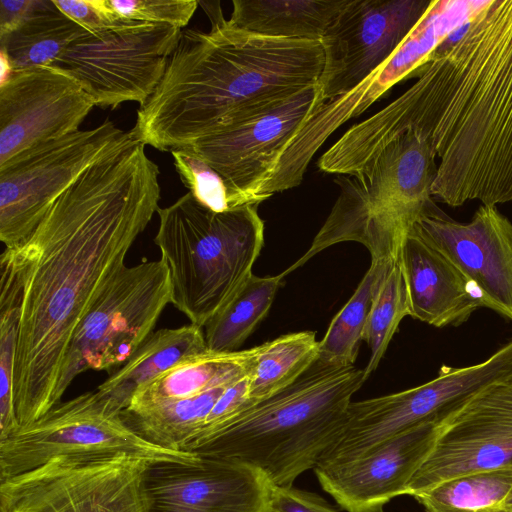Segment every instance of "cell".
I'll return each mask as SVG.
<instances>
[{
	"label": "cell",
	"mask_w": 512,
	"mask_h": 512,
	"mask_svg": "<svg viewBox=\"0 0 512 512\" xmlns=\"http://www.w3.org/2000/svg\"><path fill=\"white\" fill-rule=\"evenodd\" d=\"M394 262L371 260L355 292L332 319L319 341L320 361L338 367L354 366L373 300Z\"/></svg>",
	"instance_id": "cell-30"
},
{
	"label": "cell",
	"mask_w": 512,
	"mask_h": 512,
	"mask_svg": "<svg viewBox=\"0 0 512 512\" xmlns=\"http://www.w3.org/2000/svg\"><path fill=\"white\" fill-rule=\"evenodd\" d=\"M435 159L425 140L407 132L360 170L338 175L340 193L326 221L307 252L282 275L345 241L363 244L371 260L397 261L406 235L433 200Z\"/></svg>",
	"instance_id": "cell-6"
},
{
	"label": "cell",
	"mask_w": 512,
	"mask_h": 512,
	"mask_svg": "<svg viewBox=\"0 0 512 512\" xmlns=\"http://www.w3.org/2000/svg\"><path fill=\"white\" fill-rule=\"evenodd\" d=\"M259 204L217 213L187 192L159 208L154 243L169 268L171 303L204 327L253 274L264 244Z\"/></svg>",
	"instance_id": "cell-5"
},
{
	"label": "cell",
	"mask_w": 512,
	"mask_h": 512,
	"mask_svg": "<svg viewBox=\"0 0 512 512\" xmlns=\"http://www.w3.org/2000/svg\"><path fill=\"white\" fill-rule=\"evenodd\" d=\"M199 5L202 6L204 11L207 13L211 25L220 23L225 20L222 10L220 7V2H207V1H198Z\"/></svg>",
	"instance_id": "cell-38"
},
{
	"label": "cell",
	"mask_w": 512,
	"mask_h": 512,
	"mask_svg": "<svg viewBox=\"0 0 512 512\" xmlns=\"http://www.w3.org/2000/svg\"><path fill=\"white\" fill-rule=\"evenodd\" d=\"M181 29L123 19L97 31L84 30L50 65L74 78L95 106L144 104L166 71Z\"/></svg>",
	"instance_id": "cell-12"
},
{
	"label": "cell",
	"mask_w": 512,
	"mask_h": 512,
	"mask_svg": "<svg viewBox=\"0 0 512 512\" xmlns=\"http://www.w3.org/2000/svg\"><path fill=\"white\" fill-rule=\"evenodd\" d=\"M512 465L463 474L421 491L414 497L425 512H508Z\"/></svg>",
	"instance_id": "cell-29"
},
{
	"label": "cell",
	"mask_w": 512,
	"mask_h": 512,
	"mask_svg": "<svg viewBox=\"0 0 512 512\" xmlns=\"http://www.w3.org/2000/svg\"><path fill=\"white\" fill-rule=\"evenodd\" d=\"M171 299L170 271L163 259L118 270L74 332L65 364L64 391L86 370L121 367L153 333Z\"/></svg>",
	"instance_id": "cell-11"
},
{
	"label": "cell",
	"mask_w": 512,
	"mask_h": 512,
	"mask_svg": "<svg viewBox=\"0 0 512 512\" xmlns=\"http://www.w3.org/2000/svg\"><path fill=\"white\" fill-rule=\"evenodd\" d=\"M347 3L348 0H234L228 21L257 35L321 42Z\"/></svg>",
	"instance_id": "cell-23"
},
{
	"label": "cell",
	"mask_w": 512,
	"mask_h": 512,
	"mask_svg": "<svg viewBox=\"0 0 512 512\" xmlns=\"http://www.w3.org/2000/svg\"><path fill=\"white\" fill-rule=\"evenodd\" d=\"M410 316L406 283L399 260L383 279L373 300L362 339L370 349L364 369L368 378L378 367L402 319Z\"/></svg>",
	"instance_id": "cell-32"
},
{
	"label": "cell",
	"mask_w": 512,
	"mask_h": 512,
	"mask_svg": "<svg viewBox=\"0 0 512 512\" xmlns=\"http://www.w3.org/2000/svg\"><path fill=\"white\" fill-rule=\"evenodd\" d=\"M122 19L165 24L183 29L192 19L197 0H108Z\"/></svg>",
	"instance_id": "cell-34"
},
{
	"label": "cell",
	"mask_w": 512,
	"mask_h": 512,
	"mask_svg": "<svg viewBox=\"0 0 512 512\" xmlns=\"http://www.w3.org/2000/svg\"><path fill=\"white\" fill-rule=\"evenodd\" d=\"M94 106L59 67L15 70L0 86V166L33 146L80 130Z\"/></svg>",
	"instance_id": "cell-17"
},
{
	"label": "cell",
	"mask_w": 512,
	"mask_h": 512,
	"mask_svg": "<svg viewBox=\"0 0 512 512\" xmlns=\"http://www.w3.org/2000/svg\"><path fill=\"white\" fill-rule=\"evenodd\" d=\"M270 508L272 512H340L318 494L276 485L271 488Z\"/></svg>",
	"instance_id": "cell-36"
},
{
	"label": "cell",
	"mask_w": 512,
	"mask_h": 512,
	"mask_svg": "<svg viewBox=\"0 0 512 512\" xmlns=\"http://www.w3.org/2000/svg\"><path fill=\"white\" fill-rule=\"evenodd\" d=\"M198 464H152L149 512H272L271 482L246 464L201 456Z\"/></svg>",
	"instance_id": "cell-19"
},
{
	"label": "cell",
	"mask_w": 512,
	"mask_h": 512,
	"mask_svg": "<svg viewBox=\"0 0 512 512\" xmlns=\"http://www.w3.org/2000/svg\"><path fill=\"white\" fill-rule=\"evenodd\" d=\"M105 120L33 146L0 166V240L23 242L55 200L96 160L130 136Z\"/></svg>",
	"instance_id": "cell-13"
},
{
	"label": "cell",
	"mask_w": 512,
	"mask_h": 512,
	"mask_svg": "<svg viewBox=\"0 0 512 512\" xmlns=\"http://www.w3.org/2000/svg\"><path fill=\"white\" fill-rule=\"evenodd\" d=\"M414 227L468 279L483 307L512 321V222L496 206L481 205L460 223L432 200Z\"/></svg>",
	"instance_id": "cell-18"
},
{
	"label": "cell",
	"mask_w": 512,
	"mask_h": 512,
	"mask_svg": "<svg viewBox=\"0 0 512 512\" xmlns=\"http://www.w3.org/2000/svg\"><path fill=\"white\" fill-rule=\"evenodd\" d=\"M442 420H428L378 444L360 457L316 465L324 491L348 512H383L406 487L429 454Z\"/></svg>",
	"instance_id": "cell-20"
},
{
	"label": "cell",
	"mask_w": 512,
	"mask_h": 512,
	"mask_svg": "<svg viewBox=\"0 0 512 512\" xmlns=\"http://www.w3.org/2000/svg\"><path fill=\"white\" fill-rule=\"evenodd\" d=\"M416 82L346 141L367 162L407 132L440 162L432 196L452 207L512 201V0H485L452 41L410 76Z\"/></svg>",
	"instance_id": "cell-2"
},
{
	"label": "cell",
	"mask_w": 512,
	"mask_h": 512,
	"mask_svg": "<svg viewBox=\"0 0 512 512\" xmlns=\"http://www.w3.org/2000/svg\"><path fill=\"white\" fill-rule=\"evenodd\" d=\"M316 85L280 104L183 147L211 166L235 191L258 203L284 147L315 104Z\"/></svg>",
	"instance_id": "cell-16"
},
{
	"label": "cell",
	"mask_w": 512,
	"mask_h": 512,
	"mask_svg": "<svg viewBox=\"0 0 512 512\" xmlns=\"http://www.w3.org/2000/svg\"><path fill=\"white\" fill-rule=\"evenodd\" d=\"M410 316L437 328L458 326L483 307L468 279L413 226L399 252Z\"/></svg>",
	"instance_id": "cell-21"
},
{
	"label": "cell",
	"mask_w": 512,
	"mask_h": 512,
	"mask_svg": "<svg viewBox=\"0 0 512 512\" xmlns=\"http://www.w3.org/2000/svg\"><path fill=\"white\" fill-rule=\"evenodd\" d=\"M474 0H432L419 23L398 49L351 91L315 106L284 147L260 195L270 198L302 183L308 165L327 139L363 114L394 85L420 67L480 6Z\"/></svg>",
	"instance_id": "cell-7"
},
{
	"label": "cell",
	"mask_w": 512,
	"mask_h": 512,
	"mask_svg": "<svg viewBox=\"0 0 512 512\" xmlns=\"http://www.w3.org/2000/svg\"><path fill=\"white\" fill-rule=\"evenodd\" d=\"M512 379V339L479 364L442 366L420 386L351 402L343 424L316 465L342 463L428 420H443L486 387Z\"/></svg>",
	"instance_id": "cell-10"
},
{
	"label": "cell",
	"mask_w": 512,
	"mask_h": 512,
	"mask_svg": "<svg viewBox=\"0 0 512 512\" xmlns=\"http://www.w3.org/2000/svg\"><path fill=\"white\" fill-rule=\"evenodd\" d=\"M256 353L257 346L229 353L207 349L139 388L128 407L186 398L230 383L252 370Z\"/></svg>",
	"instance_id": "cell-24"
},
{
	"label": "cell",
	"mask_w": 512,
	"mask_h": 512,
	"mask_svg": "<svg viewBox=\"0 0 512 512\" xmlns=\"http://www.w3.org/2000/svg\"><path fill=\"white\" fill-rule=\"evenodd\" d=\"M0 440L19 427L14 406L15 357L21 309V285L11 261L0 256Z\"/></svg>",
	"instance_id": "cell-31"
},
{
	"label": "cell",
	"mask_w": 512,
	"mask_h": 512,
	"mask_svg": "<svg viewBox=\"0 0 512 512\" xmlns=\"http://www.w3.org/2000/svg\"><path fill=\"white\" fill-rule=\"evenodd\" d=\"M37 0H0V37L18 28L30 15Z\"/></svg>",
	"instance_id": "cell-37"
},
{
	"label": "cell",
	"mask_w": 512,
	"mask_h": 512,
	"mask_svg": "<svg viewBox=\"0 0 512 512\" xmlns=\"http://www.w3.org/2000/svg\"><path fill=\"white\" fill-rule=\"evenodd\" d=\"M58 9L84 30L97 32L117 25L123 19L108 0H53Z\"/></svg>",
	"instance_id": "cell-35"
},
{
	"label": "cell",
	"mask_w": 512,
	"mask_h": 512,
	"mask_svg": "<svg viewBox=\"0 0 512 512\" xmlns=\"http://www.w3.org/2000/svg\"><path fill=\"white\" fill-rule=\"evenodd\" d=\"M510 465L512 379L486 387L441 421L434 444L405 495L463 474Z\"/></svg>",
	"instance_id": "cell-15"
},
{
	"label": "cell",
	"mask_w": 512,
	"mask_h": 512,
	"mask_svg": "<svg viewBox=\"0 0 512 512\" xmlns=\"http://www.w3.org/2000/svg\"><path fill=\"white\" fill-rule=\"evenodd\" d=\"M206 350L203 327L189 324L157 330L96 390L123 412L139 388Z\"/></svg>",
	"instance_id": "cell-22"
},
{
	"label": "cell",
	"mask_w": 512,
	"mask_h": 512,
	"mask_svg": "<svg viewBox=\"0 0 512 512\" xmlns=\"http://www.w3.org/2000/svg\"><path fill=\"white\" fill-rule=\"evenodd\" d=\"M366 380L355 365L338 367L318 359L293 384L232 418L195 453L246 464L273 485L292 486L331 445L352 396Z\"/></svg>",
	"instance_id": "cell-4"
},
{
	"label": "cell",
	"mask_w": 512,
	"mask_h": 512,
	"mask_svg": "<svg viewBox=\"0 0 512 512\" xmlns=\"http://www.w3.org/2000/svg\"><path fill=\"white\" fill-rule=\"evenodd\" d=\"M14 71L11 61L4 51L0 50V86L9 81Z\"/></svg>",
	"instance_id": "cell-39"
},
{
	"label": "cell",
	"mask_w": 512,
	"mask_h": 512,
	"mask_svg": "<svg viewBox=\"0 0 512 512\" xmlns=\"http://www.w3.org/2000/svg\"><path fill=\"white\" fill-rule=\"evenodd\" d=\"M83 31L53 0H37L26 20L0 37V50L15 70L50 65Z\"/></svg>",
	"instance_id": "cell-26"
},
{
	"label": "cell",
	"mask_w": 512,
	"mask_h": 512,
	"mask_svg": "<svg viewBox=\"0 0 512 512\" xmlns=\"http://www.w3.org/2000/svg\"><path fill=\"white\" fill-rule=\"evenodd\" d=\"M129 453L153 463L198 464L202 457L151 443L97 390L60 402L42 417L0 440V480L57 457Z\"/></svg>",
	"instance_id": "cell-8"
},
{
	"label": "cell",
	"mask_w": 512,
	"mask_h": 512,
	"mask_svg": "<svg viewBox=\"0 0 512 512\" xmlns=\"http://www.w3.org/2000/svg\"><path fill=\"white\" fill-rule=\"evenodd\" d=\"M174 167L192 196L211 211L221 213L251 204L255 199L233 190L221 175L194 153L172 149Z\"/></svg>",
	"instance_id": "cell-33"
},
{
	"label": "cell",
	"mask_w": 512,
	"mask_h": 512,
	"mask_svg": "<svg viewBox=\"0 0 512 512\" xmlns=\"http://www.w3.org/2000/svg\"><path fill=\"white\" fill-rule=\"evenodd\" d=\"M432 0H348L321 40L315 106L359 85L403 43Z\"/></svg>",
	"instance_id": "cell-14"
},
{
	"label": "cell",
	"mask_w": 512,
	"mask_h": 512,
	"mask_svg": "<svg viewBox=\"0 0 512 512\" xmlns=\"http://www.w3.org/2000/svg\"><path fill=\"white\" fill-rule=\"evenodd\" d=\"M505 508L508 512H512V488L505 500Z\"/></svg>",
	"instance_id": "cell-40"
},
{
	"label": "cell",
	"mask_w": 512,
	"mask_h": 512,
	"mask_svg": "<svg viewBox=\"0 0 512 512\" xmlns=\"http://www.w3.org/2000/svg\"><path fill=\"white\" fill-rule=\"evenodd\" d=\"M152 464L125 452L53 458L0 480V512H149Z\"/></svg>",
	"instance_id": "cell-9"
},
{
	"label": "cell",
	"mask_w": 512,
	"mask_h": 512,
	"mask_svg": "<svg viewBox=\"0 0 512 512\" xmlns=\"http://www.w3.org/2000/svg\"><path fill=\"white\" fill-rule=\"evenodd\" d=\"M323 62L320 41L257 35L226 19L182 29L131 132L160 151L183 148L317 85Z\"/></svg>",
	"instance_id": "cell-3"
},
{
	"label": "cell",
	"mask_w": 512,
	"mask_h": 512,
	"mask_svg": "<svg viewBox=\"0 0 512 512\" xmlns=\"http://www.w3.org/2000/svg\"><path fill=\"white\" fill-rule=\"evenodd\" d=\"M319 358V341L313 331L282 335L257 346L250 375L249 399L264 400L299 379Z\"/></svg>",
	"instance_id": "cell-28"
},
{
	"label": "cell",
	"mask_w": 512,
	"mask_h": 512,
	"mask_svg": "<svg viewBox=\"0 0 512 512\" xmlns=\"http://www.w3.org/2000/svg\"><path fill=\"white\" fill-rule=\"evenodd\" d=\"M283 277L252 274L203 327L207 349L218 353L238 351L268 314Z\"/></svg>",
	"instance_id": "cell-27"
},
{
	"label": "cell",
	"mask_w": 512,
	"mask_h": 512,
	"mask_svg": "<svg viewBox=\"0 0 512 512\" xmlns=\"http://www.w3.org/2000/svg\"><path fill=\"white\" fill-rule=\"evenodd\" d=\"M131 132L89 166L23 242L5 248L21 285L14 371L20 426L64 395L74 332L159 209L160 170Z\"/></svg>",
	"instance_id": "cell-1"
},
{
	"label": "cell",
	"mask_w": 512,
	"mask_h": 512,
	"mask_svg": "<svg viewBox=\"0 0 512 512\" xmlns=\"http://www.w3.org/2000/svg\"><path fill=\"white\" fill-rule=\"evenodd\" d=\"M230 383L186 398L130 406L122 412V417L151 443L171 450L186 451Z\"/></svg>",
	"instance_id": "cell-25"
}]
</instances>
